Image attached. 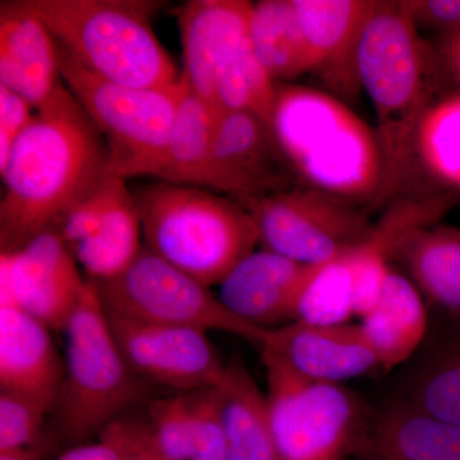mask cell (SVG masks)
<instances>
[{
	"mask_svg": "<svg viewBox=\"0 0 460 460\" xmlns=\"http://www.w3.org/2000/svg\"><path fill=\"white\" fill-rule=\"evenodd\" d=\"M402 262L420 290L429 314L460 316V229L444 224L411 232L396 247Z\"/></svg>",
	"mask_w": 460,
	"mask_h": 460,
	"instance_id": "603a6c76",
	"label": "cell"
},
{
	"mask_svg": "<svg viewBox=\"0 0 460 460\" xmlns=\"http://www.w3.org/2000/svg\"><path fill=\"white\" fill-rule=\"evenodd\" d=\"M354 314L352 272L345 252L328 262L314 265L302 287L296 319L308 325L348 323Z\"/></svg>",
	"mask_w": 460,
	"mask_h": 460,
	"instance_id": "f546056e",
	"label": "cell"
},
{
	"mask_svg": "<svg viewBox=\"0 0 460 460\" xmlns=\"http://www.w3.org/2000/svg\"><path fill=\"white\" fill-rule=\"evenodd\" d=\"M49 330L17 305L0 304V392L48 414L56 410L65 378Z\"/></svg>",
	"mask_w": 460,
	"mask_h": 460,
	"instance_id": "2e32d148",
	"label": "cell"
},
{
	"mask_svg": "<svg viewBox=\"0 0 460 460\" xmlns=\"http://www.w3.org/2000/svg\"><path fill=\"white\" fill-rule=\"evenodd\" d=\"M357 66L376 114L383 159L380 208L404 196L420 178L417 133L436 99L440 69L435 49L420 38L402 0L377 2L362 32Z\"/></svg>",
	"mask_w": 460,
	"mask_h": 460,
	"instance_id": "7a4b0ae2",
	"label": "cell"
},
{
	"mask_svg": "<svg viewBox=\"0 0 460 460\" xmlns=\"http://www.w3.org/2000/svg\"><path fill=\"white\" fill-rule=\"evenodd\" d=\"M65 378L58 399V436L71 447L90 443L147 394L115 343L98 288L87 279L66 321Z\"/></svg>",
	"mask_w": 460,
	"mask_h": 460,
	"instance_id": "8992f818",
	"label": "cell"
},
{
	"mask_svg": "<svg viewBox=\"0 0 460 460\" xmlns=\"http://www.w3.org/2000/svg\"><path fill=\"white\" fill-rule=\"evenodd\" d=\"M435 54L441 77L454 84V91H460V31L441 36Z\"/></svg>",
	"mask_w": 460,
	"mask_h": 460,
	"instance_id": "74e56055",
	"label": "cell"
},
{
	"mask_svg": "<svg viewBox=\"0 0 460 460\" xmlns=\"http://www.w3.org/2000/svg\"><path fill=\"white\" fill-rule=\"evenodd\" d=\"M272 436L279 460H349L361 449L374 411L343 384L314 380L261 352Z\"/></svg>",
	"mask_w": 460,
	"mask_h": 460,
	"instance_id": "52a82bcc",
	"label": "cell"
},
{
	"mask_svg": "<svg viewBox=\"0 0 460 460\" xmlns=\"http://www.w3.org/2000/svg\"><path fill=\"white\" fill-rule=\"evenodd\" d=\"M246 208L263 250L304 265H321L341 255L371 226L361 206L305 186L266 196Z\"/></svg>",
	"mask_w": 460,
	"mask_h": 460,
	"instance_id": "30bf717a",
	"label": "cell"
},
{
	"mask_svg": "<svg viewBox=\"0 0 460 460\" xmlns=\"http://www.w3.org/2000/svg\"><path fill=\"white\" fill-rule=\"evenodd\" d=\"M105 311L157 325L220 330L261 347L268 330L229 313L217 296L146 246L120 277L93 281Z\"/></svg>",
	"mask_w": 460,
	"mask_h": 460,
	"instance_id": "9c48e42d",
	"label": "cell"
},
{
	"mask_svg": "<svg viewBox=\"0 0 460 460\" xmlns=\"http://www.w3.org/2000/svg\"><path fill=\"white\" fill-rule=\"evenodd\" d=\"M105 313L124 361L147 385L184 394L214 387L222 378L226 365L205 332Z\"/></svg>",
	"mask_w": 460,
	"mask_h": 460,
	"instance_id": "8fae6325",
	"label": "cell"
},
{
	"mask_svg": "<svg viewBox=\"0 0 460 460\" xmlns=\"http://www.w3.org/2000/svg\"><path fill=\"white\" fill-rule=\"evenodd\" d=\"M58 53L68 90L104 138L111 174L124 181L157 178L168 154L181 81L164 90L122 86L93 74L59 44Z\"/></svg>",
	"mask_w": 460,
	"mask_h": 460,
	"instance_id": "ba28073f",
	"label": "cell"
},
{
	"mask_svg": "<svg viewBox=\"0 0 460 460\" xmlns=\"http://www.w3.org/2000/svg\"><path fill=\"white\" fill-rule=\"evenodd\" d=\"M358 460H460V428L390 399L374 411Z\"/></svg>",
	"mask_w": 460,
	"mask_h": 460,
	"instance_id": "ffe728a7",
	"label": "cell"
},
{
	"mask_svg": "<svg viewBox=\"0 0 460 460\" xmlns=\"http://www.w3.org/2000/svg\"><path fill=\"white\" fill-rule=\"evenodd\" d=\"M136 460H162V459H160V456H157L155 450H154L153 444H151V441H150V443H148V445L146 447V449H145L144 452H142L140 454V456H138V458Z\"/></svg>",
	"mask_w": 460,
	"mask_h": 460,
	"instance_id": "ab89813d",
	"label": "cell"
},
{
	"mask_svg": "<svg viewBox=\"0 0 460 460\" xmlns=\"http://www.w3.org/2000/svg\"><path fill=\"white\" fill-rule=\"evenodd\" d=\"M251 11L252 3L238 0L217 62L214 108L217 111H250L270 127L277 84L253 50Z\"/></svg>",
	"mask_w": 460,
	"mask_h": 460,
	"instance_id": "44dd1931",
	"label": "cell"
},
{
	"mask_svg": "<svg viewBox=\"0 0 460 460\" xmlns=\"http://www.w3.org/2000/svg\"><path fill=\"white\" fill-rule=\"evenodd\" d=\"M93 74L135 89L180 84L172 58L157 40L150 17L160 3L141 0H21Z\"/></svg>",
	"mask_w": 460,
	"mask_h": 460,
	"instance_id": "5b68a950",
	"label": "cell"
},
{
	"mask_svg": "<svg viewBox=\"0 0 460 460\" xmlns=\"http://www.w3.org/2000/svg\"><path fill=\"white\" fill-rule=\"evenodd\" d=\"M59 233L50 228L2 253L0 304H12L48 329L63 332L87 280Z\"/></svg>",
	"mask_w": 460,
	"mask_h": 460,
	"instance_id": "7c38bea8",
	"label": "cell"
},
{
	"mask_svg": "<svg viewBox=\"0 0 460 460\" xmlns=\"http://www.w3.org/2000/svg\"><path fill=\"white\" fill-rule=\"evenodd\" d=\"M59 53L48 27L22 2L0 7V86L38 111L62 86Z\"/></svg>",
	"mask_w": 460,
	"mask_h": 460,
	"instance_id": "d6986e66",
	"label": "cell"
},
{
	"mask_svg": "<svg viewBox=\"0 0 460 460\" xmlns=\"http://www.w3.org/2000/svg\"><path fill=\"white\" fill-rule=\"evenodd\" d=\"M150 443L144 420H117L96 443L69 447L58 460H136Z\"/></svg>",
	"mask_w": 460,
	"mask_h": 460,
	"instance_id": "d6a6232c",
	"label": "cell"
},
{
	"mask_svg": "<svg viewBox=\"0 0 460 460\" xmlns=\"http://www.w3.org/2000/svg\"><path fill=\"white\" fill-rule=\"evenodd\" d=\"M313 268L263 248L253 251L219 284L217 298L250 325L278 328L295 321L299 293Z\"/></svg>",
	"mask_w": 460,
	"mask_h": 460,
	"instance_id": "e0dca14e",
	"label": "cell"
},
{
	"mask_svg": "<svg viewBox=\"0 0 460 460\" xmlns=\"http://www.w3.org/2000/svg\"><path fill=\"white\" fill-rule=\"evenodd\" d=\"M192 460H228L226 434L214 387L184 393Z\"/></svg>",
	"mask_w": 460,
	"mask_h": 460,
	"instance_id": "1f68e13d",
	"label": "cell"
},
{
	"mask_svg": "<svg viewBox=\"0 0 460 460\" xmlns=\"http://www.w3.org/2000/svg\"><path fill=\"white\" fill-rule=\"evenodd\" d=\"M124 184L126 181L122 178L109 175L102 186L60 217L53 229L59 233L69 250L96 232Z\"/></svg>",
	"mask_w": 460,
	"mask_h": 460,
	"instance_id": "e575fe53",
	"label": "cell"
},
{
	"mask_svg": "<svg viewBox=\"0 0 460 460\" xmlns=\"http://www.w3.org/2000/svg\"><path fill=\"white\" fill-rule=\"evenodd\" d=\"M148 250L202 286H219L259 244L252 215L214 190L146 184L132 190Z\"/></svg>",
	"mask_w": 460,
	"mask_h": 460,
	"instance_id": "277c9868",
	"label": "cell"
},
{
	"mask_svg": "<svg viewBox=\"0 0 460 460\" xmlns=\"http://www.w3.org/2000/svg\"><path fill=\"white\" fill-rule=\"evenodd\" d=\"M144 422L160 459L192 460L190 420L183 394L150 402Z\"/></svg>",
	"mask_w": 460,
	"mask_h": 460,
	"instance_id": "4dcf8cb0",
	"label": "cell"
},
{
	"mask_svg": "<svg viewBox=\"0 0 460 460\" xmlns=\"http://www.w3.org/2000/svg\"><path fill=\"white\" fill-rule=\"evenodd\" d=\"M44 453L39 450H8L0 452V460H42Z\"/></svg>",
	"mask_w": 460,
	"mask_h": 460,
	"instance_id": "f35d334b",
	"label": "cell"
},
{
	"mask_svg": "<svg viewBox=\"0 0 460 460\" xmlns=\"http://www.w3.org/2000/svg\"><path fill=\"white\" fill-rule=\"evenodd\" d=\"M416 26L440 36L460 31V0H402Z\"/></svg>",
	"mask_w": 460,
	"mask_h": 460,
	"instance_id": "d590c367",
	"label": "cell"
},
{
	"mask_svg": "<svg viewBox=\"0 0 460 460\" xmlns=\"http://www.w3.org/2000/svg\"><path fill=\"white\" fill-rule=\"evenodd\" d=\"M313 57L314 72L328 93L343 100L361 93L359 41L377 0H293Z\"/></svg>",
	"mask_w": 460,
	"mask_h": 460,
	"instance_id": "9a60e30c",
	"label": "cell"
},
{
	"mask_svg": "<svg viewBox=\"0 0 460 460\" xmlns=\"http://www.w3.org/2000/svg\"><path fill=\"white\" fill-rule=\"evenodd\" d=\"M0 172L2 253L13 252L54 228L111 175L104 138L63 84L33 114Z\"/></svg>",
	"mask_w": 460,
	"mask_h": 460,
	"instance_id": "6da1fadb",
	"label": "cell"
},
{
	"mask_svg": "<svg viewBox=\"0 0 460 460\" xmlns=\"http://www.w3.org/2000/svg\"><path fill=\"white\" fill-rule=\"evenodd\" d=\"M270 128L305 187L377 208L383 159L375 129L328 91L277 84Z\"/></svg>",
	"mask_w": 460,
	"mask_h": 460,
	"instance_id": "3957f363",
	"label": "cell"
},
{
	"mask_svg": "<svg viewBox=\"0 0 460 460\" xmlns=\"http://www.w3.org/2000/svg\"><path fill=\"white\" fill-rule=\"evenodd\" d=\"M402 367L392 399L460 428V316L429 314L425 341Z\"/></svg>",
	"mask_w": 460,
	"mask_h": 460,
	"instance_id": "ac0fdd59",
	"label": "cell"
},
{
	"mask_svg": "<svg viewBox=\"0 0 460 460\" xmlns=\"http://www.w3.org/2000/svg\"><path fill=\"white\" fill-rule=\"evenodd\" d=\"M368 343L384 371L405 365L420 349L429 326V311L410 278L394 269L376 305L361 319Z\"/></svg>",
	"mask_w": 460,
	"mask_h": 460,
	"instance_id": "7402d4cb",
	"label": "cell"
},
{
	"mask_svg": "<svg viewBox=\"0 0 460 460\" xmlns=\"http://www.w3.org/2000/svg\"><path fill=\"white\" fill-rule=\"evenodd\" d=\"M228 460H279L272 436L268 396L243 359L233 357L215 385Z\"/></svg>",
	"mask_w": 460,
	"mask_h": 460,
	"instance_id": "cb8c5ba5",
	"label": "cell"
},
{
	"mask_svg": "<svg viewBox=\"0 0 460 460\" xmlns=\"http://www.w3.org/2000/svg\"><path fill=\"white\" fill-rule=\"evenodd\" d=\"M261 352L314 380L343 384L383 370L361 326H319L293 321L268 330Z\"/></svg>",
	"mask_w": 460,
	"mask_h": 460,
	"instance_id": "5bb4252c",
	"label": "cell"
},
{
	"mask_svg": "<svg viewBox=\"0 0 460 460\" xmlns=\"http://www.w3.org/2000/svg\"><path fill=\"white\" fill-rule=\"evenodd\" d=\"M420 174L445 190L460 192V91L429 105L417 133Z\"/></svg>",
	"mask_w": 460,
	"mask_h": 460,
	"instance_id": "f1b7e54d",
	"label": "cell"
},
{
	"mask_svg": "<svg viewBox=\"0 0 460 460\" xmlns=\"http://www.w3.org/2000/svg\"><path fill=\"white\" fill-rule=\"evenodd\" d=\"M215 117L217 111L192 93L181 77L168 154L157 178L166 183L210 190Z\"/></svg>",
	"mask_w": 460,
	"mask_h": 460,
	"instance_id": "4316f807",
	"label": "cell"
},
{
	"mask_svg": "<svg viewBox=\"0 0 460 460\" xmlns=\"http://www.w3.org/2000/svg\"><path fill=\"white\" fill-rule=\"evenodd\" d=\"M47 416L32 402L0 392V452L22 449L42 452Z\"/></svg>",
	"mask_w": 460,
	"mask_h": 460,
	"instance_id": "836d02e7",
	"label": "cell"
},
{
	"mask_svg": "<svg viewBox=\"0 0 460 460\" xmlns=\"http://www.w3.org/2000/svg\"><path fill=\"white\" fill-rule=\"evenodd\" d=\"M237 3L190 0L178 11L184 63L181 80L213 108L217 62Z\"/></svg>",
	"mask_w": 460,
	"mask_h": 460,
	"instance_id": "d4e9b609",
	"label": "cell"
},
{
	"mask_svg": "<svg viewBox=\"0 0 460 460\" xmlns=\"http://www.w3.org/2000/svg\"><path fill=\"white\" fill-rule=\"evenodd\" d=\"M32 109L22 96L0 86V166L5 164L14 142L31 122Z\"/></svg>",
	"mask_w": 460,
	"mask_h": 460,
	"instance_id": "8d00e7d4",
	"label": "cell"
},
{
	"mask_svg": "<svg viewBox=\"0 0 460 460\" xmlns=\"http://www.w3.org/2000/svg\"><path fill=\"white\" fill-rule=\"evenodd\" d=\"M141 234L132 190L124 184L96 232L71 251L90 280L108 281L120 277L140 255Z\"/></svg>",
	"mask_w": 460,
	"mask_h": 460,
	"instance_id": "83f0119b",
	"label": "cell"
},
{
	"mask_svg": "<svg viewBox=\"0 0 460 460\" xmlns=\"http://www.w3.org/2000/svg\"><path fill=\"white\" fill-rule=\"evenodd\" d=\"M293 172L270 127L244 111H217L210 190L247 208L292 189Z\"/></svg>",
	"mask_w": 460,
	"mask_h": 460,
	"instance_id": "4fadbf2b",
	"label": "cell"
},
{
	"mask_svg": "<svg viewBox=\"0 0 460 460\" xmlns=\"http://www.w3.org/2000/svg\"><path fill=\"white\" fill-rule=\"evenodd\" d=\"M250 35L260 63L275 84H292L313 74V57L293 0L252 3Z\"/></svg>",
	"mask_w": 460,
	"mask_h": 460,
	"instance_id": "484cf974",
	"label": "cell"
}]
</instances>
